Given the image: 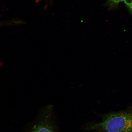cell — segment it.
<instances>
[{
  "mask_svg": "<svg viewBox=\"0 0 132 132\" xmlns=\"http://www.w3.org/2000/svg\"><path fill=\"white\" fill-rule=\"evenodd\" d=\"M124 2L132 12V0H125Z\"/></svg>",
  "mask_w": 132,
  "mask_h": 132,
  "instance_id": "3957f363",
  "label": "cell"
},
{
  "mask_svg": "<svg viewBox=\"0 0 132 132\" xmlns=\"http://www.w3.org/2000/svg\"><path fill=\"white\" fill-rule=\"evenodd\" d=\"M27 132H59L53 106L42 107L37 119Z\"/></svg>",
  "mask_w": 132,
  "mask_h": 132,
  "instance_id": "7a4b0ae2",
  "label": "cell"
},
{
  "mask_svg": "<svg viewBox=\"0 0 132 132\" xmlns=\"http://www.w3.org/2000/svg\"><path fill=\"white\" fill-rule=\"evenodd\" d=\"M101 117L100 122L87 123L84 130L93 132H132V111L110 112Z\"/></svg>",
  "mask_w": 132,
  "mask_h": 132,
  "instance_id": "6da1fadb",
  "label": "cell"
},
{
  "mask_svg": "<svg viewBox=\"0 0 132 132\" xmlns=\"http://www.w3.org/2000/svg\"><path fill=\"white\" fill-rule=\"evenodd\" d=\"M109 1L113 4H117L122 2H124L125 0H109Z\"/></svg>",
  "mask_w": 132,
  "mask_h": 132,
  "instance_id": "277c9868",
  "label": "cell"
}]
</instances>
